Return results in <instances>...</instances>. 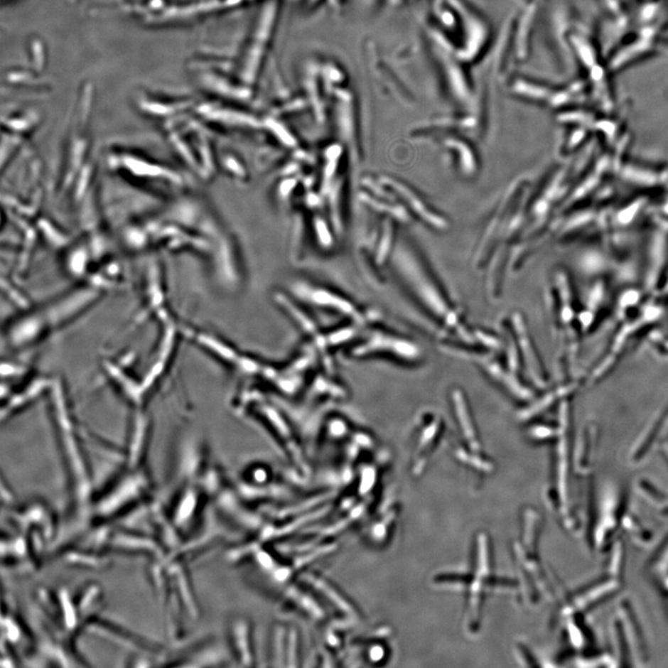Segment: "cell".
I'll return each mask as SVG.
<instances>
[{
	"mask_svg": "<svg viewBox=\"0 0 668 668\" xmlns=\"http://www.w3.org/2000/svg\"><path fill=\"white\" fill-rule=\"evenodd\" d=\"M102 291L87 284L67 293L62 298L32 311L14 323L8 330L9 345L23 348L36 344L51 330L77 317L98 301Z\"/></svg>",
	"mask_w": 668,
	"mask_h": 668,
	"instance_id": "obj_1",
	"label": "cell"
},
{
	"mask_svg": "<svg viewBox=\"0 0 668 668\" xmlns=\"http://www.w3.org/2000/svg\"><path fill=\"white\" fill-rule=\"evenodd\" d=\"M542 519L536 510L525 509L522 515L521 531L512 546L513 561L520 579L522 598L525 603L537 605L544 599L554 597V588L543 570L539 554Z\"/></svg>",
	"mask_w": 668,
	"mask_h": 668,
	"instance_id": "obj_2",
	"label": "cell"
},
{
	"mask_svg": "<svg viewBox=\"0 0 668 668\" xmlns=\"http://www.w3.org/2000/svg\"><path fill=\"white\" fill-rule=\"evenodd\" d=\"M284 0H264L234 70L239 80L254 89L262 77L277 36Z\"/></svg>",
	"mask_w": 668,
	"mask_h": 668,
	"instance_id": "obj_3",
	"label": "cell"
},
{
	"mask_svg": "<svg viewBox=\"0 0 668 668\" xmlns=\"http://www.w3.org/2000/svg\"><path fill=\"white\" fill-rule=\"evenodd\" d=\"M107 158L115 174L149 193L171 198L173 191L181 188V178L171 166L144 153L114 148Z\"/></svg>",
	"mask_w": 668,
	"mask_h": 668,
	"instance_id": "obj_4",
	"label": "cell"
},
{
	"mask_svg": "<svg viewBox=\"0 0 668 668\" xmlns=\"http://www.w3.org/2000/svg\"><path fill=\"white\" fill-rule=\"evenodd\" d=\"M55 417L59 436L62 438L63 455H65L67 472L69 473L70 485L72 492V500L77 508V515H86L85 510L87 509V504L90 503L91 499V478L89 467L85 460L83 451L77 440V432H74L75 426L72 425L68 411L62 406L60 385H55Z\"/></svg>",
	"mask_w": 668,
	"mask_h": 668,
	"instance_id": "obj_5",
	"label": "cell"
},
{
	"mask_svg": "<svg viewBox=\"0 0 668 668\" xmlns=\"http://www.w3.org/2000/svg\"><path fill=\"white\" fill-rule=\"evenodd\" d=\"M491 545L487 534H478L475 542L473 556V573L460 575V582L466 586V609L464 627L470 635L478 632L481 625L482 608L485 596L494 588L495 578L492 571Z\"/></svg>",
	"mask_w": 668,
	"mask_h": 668,
	"instance_id": "obj_6",
	"label": "cell"
},
{
	"mask_svg": "<svg viewBox=\"0 0 668 668\" xmlns=\"http://www.w3.org/2000/svg\"><path fill=\"white\" fill-rule=\"evenodd\" d=\"M147 475L139 468L132 469L131 473L124 476L114 490L100 501L97 509L98 515L102 517L115 515L130 503L141 499L150 490V480Z\"/></svg>",
	"mask_w": 668,
	"mask_h": 668,
	"instance_id": "obj_7",
	"label": "cell"
},
{
	"mask_svg": "<svg viewBox=\"0 0 668 668\" xmlns=\"http://www.w3.org/2000/svg\"><path fill=\"white\" fill-rule=\"evenodd\" d=\"M303 580L308 584L312 586L313 588L323 595L325 599L329 600L330 604L335 606L337 610L344 613L348 618L353 619H360V613L357 611L354 604L350 600L346 599L337 588H334L330 582L326 581L321 576L312 575V573H306L303 575Z\"/></svg>",
	"mask_w": 668,
	"mask_h": 668,
	"instance_id": "obj_8",
	"label": "cell"
},
{
	"mask_svg": "<svg viewBox=\"0 0 668 668\" xmlns=\"http://www.w3.org/2000/svg\"><path fill=\"white\" fill-rule=\"evenodd\" d=\"M232 637L234 650L239 663L242 667H253L254 657L251 627L246 619L239 618L233 622Z\"/></svg>",
	"mask_w": 668,
	"mask_h": 668,
	"instance_id": "obj_9",
	"label": "cell"
},
{
	"mask_svg": "<svg viewBox=\"0 0 668 668\" xmlns=\"http://www.w3.org/2000/svg\"><path fill=\"white\" fill-rule=\"evenodd\" d=\"M200 496L198 490L189 487L178 497L177 504L172 515L173 524L177 528H183L189 523L195 515L197 507L199 505Z\"/></svg>",
	"mask_w": 668,
	"mask_h": 668,
	"instance_id": "obj_10",
	"label": "cell"
},
{
	"mask_svg": "<svg viewBox=\"0 0 668 668\" xmlns=\"http://www.w3.org/2000/svg\"><path fill=\"white\" fill-rule=\"evenodd\" d=\"M220 504L221 508L229 512L230 515L236 519V521L244 524L248 529L257 530L260 529L262 527L263 521L261 520L259 516L253 515L244 507L239 505L235 497L230 492L221 495Z\"/></svg>",
	"mask_w": 668,
	"mask_h": 668,
	"instance_id": "obj_11",
	"label": "cell"
},
{
	"mask_svg": "<svg viewBox=\"0 0 668 668\" xmlns=\"http://www.w3.org/2000/svg\"><path fill=\"white\" fill-rule=\"evenodd\" d=\"M333 496V492H330V493L320 494L311 497V499L300 501L298 504H296L297 506L270 508L269 510L266 509L265 512H269V515L271 516L273 518H286L289 517V516L297 515V513H303L302 512L309 511V510H316V507L327 502V501L330 499V497Z\"/></svg>",
	"mask_w": 668,
	"mask_h": 668,
	"instance_id": "obj_12",
	"label": "cell"
},
{
	"mask_svg": "<svg viewBox=\"0 0 668 668\" xmlns=\"http://www.w3.org/2000/svg\"><path fill=\"white\" fill-rule=\"evenodd\" d=\"M288 599L293 601L301 610L308 613L311 618L321 620L324 618L325 613L316 600L308 594L300 591L299 588L290 586L285 592Z\"/></svg>",
	"mask_w": 668,
	"mask_h": 668,
	"instance_id": "obj_13",
	"label": "cell"
},
{
	"mask_svg": "<svg viewBox=\"0 0 668 668\" xmlns=\"http://www.w3.org/2000/svg\"><path fill=\"white\" fill-rule=\"evenodd\" d=\"M241 493L242 496L246 497V499L249 500H261V499H279L282 500L284 497H288L290 496L289 491L284 487H278V485H265V487H256V485H242L241 487Z\"/></svg>",
	"mask_w": 668,
	"mask_h": 668,
	"instance_id": "obj_14",
	"label": "cell"
},
{
	"mask_svg": "<svg viewBox=\"0 0 668 668\" xmlns=\"http://www.w3.org/2000/svg\"><path fill=\"white\" fill-rule=\"evenodd\" d=\"M288 630L282 625H277L273 631L271 642V660L276 667L284 666L286 662Z\"/></svg>",
	"mask_w": 668,
	"mask_h": 668,
	"instance_id": "obj_15",
	"label": "cell"
},
{
	"mask_svg": "<svg viewBox=\"0 0 668 668\" xmlns=\"http://www.w3.org/2000/svg\"><path fill=\"white\" fill-rule=\"evenodd\" d=\"M336 549V544H334V543H328V544L315 546L313 549H306V551H303L302 555L294 559L293 566L296 569H301V568L308 566V564L318 560V559L332 554Z\"/></svg>",
	"mask_w": 668,
	"mask_h": 668,
	"instance_id": "obj_16",
	"label": "cell"
},
{
	"mask_svg": "<svg viewBox=\"0 0 668 668\" xmlns=\"http://www.w3.org/2000/svg\"><path fill=\"white\" fill-rule=\"evenodd\" d=\"M298 646V634L294 628H291L287 635L286 667H297Z\"/></svg>",
	"mask_w": 668,
	"mask_h": 668,
	"instance_id": "obj_17",
	"label": "cell"
},
{
	"mask_svg": "<svg viewBox=\"0 0 668 668\" xmlns=\"http://www.w3.org/2000/svg\"><path fill=\"white\" fill-rule=\"evenodd\" d=\"M608 4H612L613 7H615V5H618V0H605Z\"/></svg>",
	"mask_w": 668,
	"mask_h": 668,
	"instance_id": "obj_18",
	"label": "cell"
}]
</instances>
